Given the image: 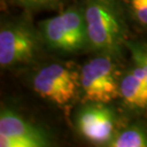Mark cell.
<instances>
[{
  "instance_id": "obj_6",
  "label": "cell",
  "mask_w": 147,
  "mask_h": 147,
  "mask_svg": "<svg viewBox=\"0 0 147 147\" xmlns=\"http://www.w3.org/2000/svg\"><path fill=\"white\" fill-rule=\"evenodd\" d=\"M107 103L88 101L76 116L79 135L96 145L106 146L116 135L117 116Z\"/></svg>"
},
{
  "instance_id": "obj_8",
  "label": "cell",
  "mask_w": 147,
  "mask_h": 147,
  "mask_svg": "<svg viewBox=\"0 0 147 147\" xmlns=\"http://www.w3.org/2000/svg\"><path fill=\"white\" fill-rule=\"evenodd\" d=\"M134 68L119 81L120 98L134 109L147 110V79L143 70L134 64Z\"/></svg>"
},
{
  "instance_id": "obj_11",
  "label": "cell",
  "mask_w": 147,
  "mask_h": 147,
  "mask_svg": "<svg viewBox=\"0 0 147 147\" xmlns=\"http://www.w3.org/2000/svg\"><path fill=\"white\" fill-rule=\"evenodd\" d=\"M1 147H45V143L41 140L30 138H10L0 136Z\"/></svg>"
},
{
  "instance_id": "obj_10",
  "label": "cell",
  "mask_w": 147,
  "mask_h": 147,
  "mask_svg": "<svg viewBox=\"0 0 147 147\" xmlns=\"http://www.w3.org/2000/svg\"><path fill=\"white\" fill-rule=\"evenodd\" d=\"M125 47L130 52L134 64L143 70L147 79V43L140 41H126Z\"/></svg>"
},
{
  "instance_id": "obj_7",
  "label": "cell",
  "mask_w": 147,
  "mask_h": 147,
  "mask_svg": "<svg viewBox=\"0 0 147 147\" xmlns=\"http://www.w3.org/2000/svg\"><path fill=\"white\" fill-rule=\"evenodd\" d=\"M0 136L10 138H30L51 145V138L46 130L29 120L13 109L2 108L0 113Z\"/></svg>"
},
{
  "instance_id": "obj_13",
  "label": "cell",
  "mask_w": 147,
  "mask_h": 147,
  "mask_svg": "<svg viewBox=\"0 0 147 147\" xmlns=\"http://www.w3.org/2000/svg\"><path fill=\"white\" fill-rule=\"evenodd\" d=\"M61 0H16V4L28 11L40 10L44 8H50L58 4Z\"/></svg>"
},
{
  "instance_id": "obj_4",
  "label": "cell",
  "mask_w": 147,
  "mask_h": 147,
  "mask_svg": "<svg viewBox=\"0 0 147 147\" xmlns=\"http://www.w3.org/2000/svg\"><path fill=\"white\" fill-rule=\"evenodd\" d=\"M114 58L109 55H99L82 66L79 81L87 101L109 103L120 98Z\"/></svg>"
},
{
  "instance_id": "obj_1",
  "label": "cell",
  "mask_w": 147,
  "mask_h": 147,
  "mask_svg": "<svg viewBox=\"0 0 147 147\" xmlns=\"http://www.w3.org/2000/svg\"><path fill=\"white\" fill-rule=\"evenodd\" d=\"M88 47L99 55L117 57L126 44V29L114 0H85L83 7Z\"/></svg>"
},
{
  "instance_id": "obj_5",
  "label": "cell",
  "mask_w": 147,
  "mask_h": 147,
  "mask_svg": "<svg viewBox=\"0 0 147 147\" xmlns=\"http://www.w3.org/2000/svg\"><path fill=\"white\" fill-rule=\"evenodd\" d=\"M32 84L36 93L58 106H65L73 101L80 87L78 73L59 63L40 68L34 75Z\"/></svg>"
},
{
  "instance_id": "obj_9",
  "label": "cell",
  "mask_w": 147,
  "mask_h": 147,
  "mask_svg": "<svg viewBox=\"0 0 147 147\" xmlns=\"http://www.w3.org/2000/svg\"><path fill=\"white\" fill-rule=\"evenodd\" d=\"M107 147H147V125L133 123L123 130L117 132L106 144Z\"/></svg>"
},
{
  "instance_id": "obj_2",
  "label": "cell",
  "mask_w": 147,
  "mask_h": 147,
  "mask_svg": "<svg viewBox=\"0 0 147 147\" xmlns=\"http://www.w3.org/2000/svg\"><path fill=\"white\" fill-rule=\"evenodd\" d=\"M39 33L49 48L62 53H78L88 47L83 8L76 6L39 23Z\"/></svg>"
},
{
  "instance_id": "obj_3",
  "label": "cell",
  "mask_w": 147,
  "mask_h": 147,
  "mask_svg": "<svg viewBox=\"0 0 147 147\" xmlns=\"http://www.w3.org/2000/svg\"><path fill=\"white\" fill-rule=\"evenodd\" d=\"M42 40L39 30L27 20L5 23L0 30V65L11 68L34 58Z\"/></svg>"
},
{
  "instance_id": "obj_12",
  "label": "cell",
  "mask_w": 147,
  "mask_h": 147,
  "mask_svg": "<svg viewBox=\"0 0 147 147\" xmlns=\"http://www.w3.org/2000/svg\"><path fill=\"white\" fill-rule=\"evenodd\" d=\"M130 8L137 21L147 26V0H130Z\"/></svg>"
}]
</instances>
